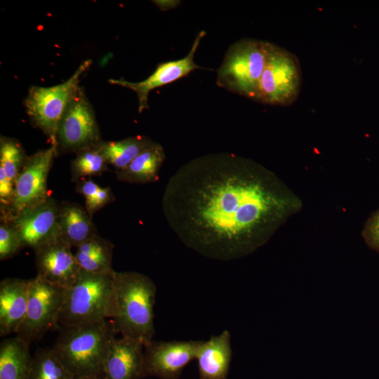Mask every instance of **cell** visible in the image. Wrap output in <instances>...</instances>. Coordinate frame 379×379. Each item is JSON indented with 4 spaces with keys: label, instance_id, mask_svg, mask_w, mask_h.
Masks as SVG:
<instances>
[{
    "label": "cell",
    "instance_id": "1",
    "mask_svg": "<svg viewBox=\"0 0 379 379\" xmlns=\"http://www.w3.org/2000/svg\"><path fill=\"white\" fill-rule=\"evenodd\" d=\"M301 207L298 197L274 173L227 152L182 166L162 197L165 218L180 240L220 260L253 253Z\"/></svg>",
    "mask_w": 379,
    "mask_h": 379
},
{
    "label": "cell",
    "instance_id": "2",
    "mask_svg": "<svg viewBox=\"0 0 379 379\" xmlns=\"http://www.w3.org/2000/svg\"><path fill=\"white\" fill-rule=\"evenodd\" d=\"M114 309L112 318L117 333L140 340L143 345L155 333L154 306L157 287L138 272H114Z\"/></svg>",
    "mask_w": 379,
    "mask_h": 379
},
{
    "label": "cell",
    "instance_id": "3",
    "mask_svg": "<svg viewBox=\"0 0 379 379\" xmlns=\"http://www.w3.org/2000/svg\"><path fill=\"white\" fill-rule=\"evenodd\" d=\"M53 347L74 378L102 373L117 332L112 320L61 327Z\"/></svg>",
    "mask_w": 379,
    "mask_h": 379
},
{
    "label": "cell",
    "instance_id": "4",
    "mask_svg": "<svg viewBox=\"0 0 379 379\" xmlns=\"http://www.w3.org/2000/svg\"><path fill=\"white\" fill-rule=\"evenodd\" d=\"M114 272L91 273L80 270L74 284L65 291L58 317L59 328L112 318Z\"/></svg>",
    "mask_w": 379,
    "mask_h": 379
},
{
    "label": "cell",
    "instance_id": "5",
    "mask_svg": "<svg viewBox=\"0 0 379 379\" xmlns=\"http://www.w3.org/2000/svg\"><path fill=\"white\" fill-rule=\"evenodd\" d=\"M91 59L84 60L65 81L52 86H33L25 99V111L32 123L57 146L60 123L72 100L81 87L80 79L92 65Z\"/></svg>",
    "mask_w": 379,
    "mask_h": 379
},
{
    "label": "cell",
    "instance_id": "6",
    "mask_svg": "<svg viewBox=\"0 0 379 379\" xmlns=\"http://www.w3.org/2000/svg\"><path fill=\"white\" fill-rule=\"evenodd\" d=\"M270 42L244 39L234 44L218 69L217 84L255 100Z\"/></svg>",
    "mask_w": 379,
    "mask_h": 379
},
{
    "label": "cell",
    "instance_id": "7",
    "mask_svg": "<svg viewBox=\"0 0 379 379\" xmlns=\"http://www.w3.org/2000/svg\"><path fill=\"white\" fill-rule=\"evenodd\" d=\"M301 78L298 58L270 42L255 100L272 105H290L299 95Z\"/></svg>",
    "mask_w": 379,
    "mask_h": 379
},
{
    "label": "cell",
    "instance_id": "8",
    "mask_svg": "<svg viewBox=\"0 0 379 379\" xmlns=\"http://www.w3.org/2000/svg\"><path fill=\"white\" fill-rule=\"evenodd\" d=\"M65 291L37 275L29 279L27 312L15 335L31 343L48 331L59 328Z\"/></svg>",
    "mask_w": 379,
    "mask_h": 379
},
{
    "label": "cell",
    "instance_id": "9",
    "mask_svg": "<svg viewBox=\"0 0 379 379\" xmlns=\"http://www.w3.org/2000/svg\"><path fill=\"white\" fill-rule=\"evenodd\" d=\"M102 142L92 105L81 86L58 129V151L77 152Z\"/></svg>",
    "mask_w": 379,
    "mask_h": 379
},
{
    "label": "cell",
    "instance_id": "10",
    "mask_svg": "<svg viewBox=\"0 0 379 379\" xmlns=\"http://www.w3.org/2000/svg\"><path fill=\"white\" fill-rule=\"evenodd\" d=\"M58 153L57 146L51 145L27 157L15 180L13 199L6 218L49 197L47 178Z\"/></svg>",
    "mask_w": 379,
    "mask_h": 379
},
{
    "label": "cell",
    "instance_id": "11",
    "mask_svg": "<svg viewBox=\"0 0 379 379\" xmlns=\"http://www.w3.org/2000/svg\"><path fill=\"white\" fill-rule=\"evenodd\" d=\"M59 206L48 197L6 218L16 230L23 247L35 251L59 237Z\"/></svg>",
    "mask_w": 379,
    "mask_h": 379
},
{
    "label": "cell",
    "instance_id": "12",
    "mask_svg": "<svg viewBox=\"0 0 379 379\" xmlns=\"http://www.w3.org/2000/svg\"><path fill=\"white\" fill-rule=\"evenodd\" d=\"M199 341H156L144 344L145 375L178 379L185 367L195 359Z\"/></svg>",
    "mask_w": 379,
    "mask_h": 379
},
{
    "label": "cell",
    "instance_id": "13",
    "mask_svg": "<svg viewBox=\"0 0 379 379\" xmlns=\"http://www.w3.org/2000/svg\"><path fill=\"white\" fill-rule=\"evenodd\" d=\"M205 34L206 32L203 30L198 33L190 52L185 57L159 64L154 72L143 81L131 82L120 78L110 79L108 82L133 91L138 97V112L141 113L149 108L148 96L152 90L173 83L193 70L201 68L194 62V58L201 40Z\"/></svg>",
    "mask_w": 379,
    "mask_h": 379
},
{
    "label": "cell",
    "instance_id": "14",
    "mask_svg": "<svg viewBox=\"0 0 379 379\" xmlns=\"http://www.w3.org/2000/svg\"><path fill=\"white\" fill-rule=\"evenodd\" d=\"M71 248L58 237L35 250L36 275L64 289L73 285L81 270Z\"/></svg>",
    "mask_w": 379,
    "mask_h": 379
},
{
    "label": "cell",
    "instance_id": "15",
    "mask_svg": "<svg viewBox=\"0 0 379 379\" xmlns=\"http://www.w3.org/2000/svg\"><path fill=\"white\" fill-rule=\"evenodd\" d=\"M102 373L105 379L145 378L143 343L129 337H116L108 350Z\"/></svg>",
    "mask_w": 379,
    "mask_h": 379
},
{
    "label": "cell",
    "instance_id": "16",
    "mask_svg": "<svg viewBox=\"0 0 379 379\" xmlns=\"http://www.w3.org/2000/svg\"><path fill=\"white\" fill-rule=\"evenodd\" d=\"M29 279L6 278L0 283V335L16 333L27 312Z\"/></svg>",
    "mask_w": 379,
    "mask_h": 379
},
{
    "label": "cell",
    "instance_id": "17",
    "mask_svg": "<svg viewBox=\"0 0 379 379\" xmlns=\"http://www.w3.org/2000/svg\"><path fill=\"white\" fill-rule=\"evenodd\" d=\"M230 333L225 330L199 341L195 359L201 379H227L232 360Z\"/></svg>",
    "mask_w": 379,
    "mask_h": 379
},
{
    "label": "cell",
    "instance_id": "18",
    "mask_svg": "<svg viewBox=\"0 0 379 379\" xmlns=\"http://www.w3.org/2000/svg\"><path fill=\"white\" fill-rule=\"evenodd\" d=\"M59 237L71 247L94 236L95 227L86 208L71 202L60 204L58 214Z\"/></svg>",
    "mask_w": 379,
    "mask_h": 379
},
{
    "label": "cell",
    "instance_id": "19",
    "mask_svg": "<svg viewBox=\"0 0 379 379\" xmlns=\"http://www.w3.org/2000/svg\"><path fill=\"white\" fill-rule=\"evenodd\" d=\"M165 159L162 146L152 142L124 169L117 171V178L130 183L155 182Z\"/></svg>",
    "mask_w": 379,
    "mask_h": 379
},
{
    "label": "cell",
    "instance_id": "20",
    "mask_svg": "<svg viewBox=\"0 0 379 379\" xmlns=\"http://www.w3.org/2000/svg\"><path fill=\"white\" fill-rule=\"evenodd\" d=\"M30 343L15 335L0 345V379H28L32 356Z\"/></svg>",
    "mask_w": 379,
    "mask_h": 379
},
{
    "label": "cell",
    "instance_id": "21",
    "mask_svg": "<svg viewBox=\"0 0 379 379\" xmlns=\"http://www.w3.org/2000/svg\"><path fill=\"white\" fill-rule=\"evenodd\" d=\"M74 255L81 270L91 273H112L113 245L97 234L77 248Z\"/></svg>",
    "mask_w": 379,
    "mask_h": 379
},
{
    "label": "cell",
    "instance_id": "22",
    "mask_svg": "<svg viewBox=\"0 0 379 379\" xmlns=\"http://www.w3.org/2000/svg\"><path fill=\"white\" fill-rule=\"evenodd\" d=\"M152 142L147 137L137 135L121 140L102 141L100 147L108 164L114 167L117 172L126 168Z\"/></svg>",
    "mask_w": 379,
    "mask_h": 379
},
{
    "label": "cell",
    "instance_id": "23",
    "mask_svg": "<svg viewBox=\"0 0 379 379\" xmlns=\"http://www.w3.org/2000/svg\"><path fill=\"white\" fill-rule=\"evenodd\" d=\"M51 348L39 349L32 357L28 379H74Z\"/></svg>",
    "mask_w": 379,
    "mask_h": 379
},
{
    "label": "cell",
    "instance_id": "24",
    "mask_svg": "<svg viewBox=\"0 0 379 379\" xmlns=\"http://www.w3.org/2000/svg\"><path fill=\"white\" fill-rule=\"evenodd\" d=\"M100 143L76 152L77 156L71 163L72 178L74 180L100 175L107 170L108 163L102 152Z\"/></svg>",
    "mask_w": 379,
    "mask_h": 379
},
{
    "label": "cell",
    "instance_id": "25",
    "mask_svg": "<svg viewBox=\"0 0 379 379\" xmlns=\"http://www.w3.org/2000/svg\"><path fill=\"white\" fill-rule=\"evenodd\" d=\"M27 157L20 143L14 138L1 136L0 169L14 184Z\"/></svg>",
    "mask_w": 379,
    "mask_h": 379
},
{
    "label": "cell",
    "instance_id": "26",
    "mask_svg": "<svg viewBox=\"0 0 379 379\" xmlns=\"http://www.w3.org/2000/svg\"><path fill=\"white\" fill-rule=\"evenodd\" d=\"M77 189L84 197L85 208L91 216L114 200L110 188L102 187L91 179L81 180Z\"/></svg>",
    "mask_w": 379,
    "mask_h": 379
},
{
    "label": "cell",
    "instance_id": "27",
    "mask_svg": "<svg viewBox=\"0 0 379 379\" xmlns=\"http://www.w3.org/2000/svg\"><path fill=\"white\" fill-rule=\"evenodd\" d=\"M22 247L16 230L8 220L4 219L0 225V260L13 257Z\"/></svg>",
    "mask_w": 379,
    "mask_h": 379
},
{
    "label": "cell",
    "instance_id": "28",
    "mask_svg": "<svg viewBox=\"0 0 379 379\" xmlns=\"http://www.w3.org/2000/svg\"><path fill=\"white\" fill-rule=\"evenodd\" d=\"M362 234L368 246L379 252V211L368 219Z\"/></svg>",
    "mask_w": 379,
    "mask_h": 379
},
{
    "label": "cell",
    "instance_id": "29",
    "mask_svg": "<svg viewBox=\"0 0 379 379\" xmlns=\"http://www.w3.org/2000/svg\"><path fill=\"white\" fill-rule=\"evenodd\" d=\"M157 5L159 6V7L161 9H170L172 8L175 7L179 1H154Z\"/></svg>",
    "mask_w": 379,
    "mask_h": 379
},
{
    "label": "cell",
    "instance_id": "30",
    "mask_svg": "<svg viewBox=\"0 0 379 379\" xmlns=\"http://www.w3.org/2000/svg\"><path fill=\"white\" fill-rule=\"evenodd\" d=\"M74 379H105L103 373H100L98 374L86 375L79 378H75Z\"/></svg>",
    "mask_w": 379,
    "mask_h": 379
}]
</instances>
